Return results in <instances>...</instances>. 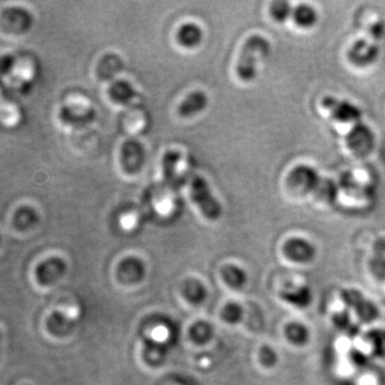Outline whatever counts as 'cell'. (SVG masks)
I'll return each instance as SVG.
<instances>
[{"instance_id":"6da1fadb","label":"cell","mask_w":385,"mask_h":385,"mask_svg":"<svg viewBox=\"0 0 385 385\" xmlns=\"http://www.w3.org/2000/svg\"><path fill=\"white\" fill-rule=\"evenodd\" d=\"M384 33L385 25L382 21L376 20L372 23L363 37L351 46L348 52L349 60L359 67H366L374 63L380 53L381 40Z\"/></svg>"},{"instance_id":"7a4b0ae2","label":"cell","mask_w":385,"mask_h":385,"mask_svg":"<svg viewBox=\"0 0 385 385\" xmlns=\"http://www.w3.org/2000/svg\"><path fill=\"white\" fill-rule=\"evenodd\" d=\"M271 46L268 40L261 36H251L241 50L237 63L236 72L243 82H251L257 75V65L261 59L268 56Z\"/></svg>"},{"instance_id":"3957f363","label":"cell","mask_w":385,"mask_h":385,"mask_svg":"<svg viewBox=\"0 0 385 385\" xmlns=\"http://www.w3.org/2000/svg\"><path fill=\"white\" fill-rule=\"evenodd\" d=\"M190 196L206 219L217 221L221 217V205L212 195L206 180L200 177L194 178L190 185Z\"/></svg>"},{"instance_id":"277c9868","label":"cell","mask_w":385,"mask_h":385,"mask_svg":"<svg viewBox=\"0 0 385 385\" xmlns=\"http://www.w3.org/2000/svg\"><path fill=\"white\" fill-rule=\"evenodd\" d=\"M323 109L331 116L332 119L337 124L357 126L361 124L362 112L352 103L340 100L333 97H325L321 102Z\"/></svg>"},{"instance_id":"5b68a950","label":"cell","mask_w":385,"mask_h":385,"mask_svg":"<svg viewBox=\"0 0 385 385\" xmlns=\"http://www.w3.org/2000/svg\"><path fill=\"white\" fill-rule=\"evenodd\" d=\"M283 255L295 264H306L316 258L315 245L303 238H291L283 244Z\"/></svg>"},{"instance_id":"8992f818","label":"cell","mask_w":385,"mask_h":385,"mask_svg":"<svg viewBox=\"0 0 385 385\" xmlns=\"http://www.w3.org/2000/svg\"><path fill=\"white\" fill-rule=\"evenodd\" d=\"M120 152V162L124 170L129 175L139 173L146 158L145 149L141 143L131 139L122 145Z\"/></svg>"},{"instance_id":"52a82bcc","label":"cell","mask_w":385,"mask_h":385,"mask_svg":"<svg viewBox=\"0 0 385 385\" xmlns=\"http://www.w3.org/2000/svg\"><path fill=\"white\" fill-rule=\"evenodd\" d=\"M347 143L351 151L357 156H365L369 153L374 146V136L369 128H366L362 124H357L351 129L347 137Z\"/></svg>"},{"instance_id":"ba28073f","label":"cell","mask_w":385,"mask_h":385,"mask_svg":"<svg viewBox=\"0 0 385 385\" xmlns=\"http://www.w3.org/2000/svg\"><path fill=\"white\" fill-rule=\"evenodd\" d=\"M67 271V264L60 258H50L42 262L37 270L36 277L39 283L43 286H50L56 283L65 275Z\"/></svg>"},{"instance_id":"9c48e42d","label":"cell","mask_w":385,"mask_h":385,"mask_svg":"<svg viewBox=\"0 0 385 385\" xmlns=\"http://www.w3.org/2000/svg\"><path fill=\"white\" fill-rule=\"evenodd\" d=\"M281 298L283 302L298 310H305L313 303L314 295L308 286L301 285L281 291Z\"/></svg>"},{"instance_id":"30bf717a","label":"cell","mask_w":385,"mask_h":385,"mask_svg":"<svg viewBox=\"0 0 385 385\" xmlns=\"http://www.w3.org/2000/svg\"><path fill=\"white\" fill-rule=\"evenodd\" d=\"M208 107V97L202 91H194L182 101L178 107V115L181 118H190L197 115Z\"/></svg>"},{"instance_id":"8fae6325","label":"cell","mask_w":385,"mask_h":385,"mask_svg":"<svg viewBox=\"0 0 385 385\" xmlns=\"http://www.w3.org/2000/svg\"><path fill=\"white\" fill-rule=\"evenodd\" d=\"M145 266L141 260L130 257L124 259L118 268V278L124 283H136L145 276Z\"/></svg>"},{"instance_id":"7c38bea8","label":"cell","mask_w":385,"mask_h":385,"mask_svg":"<svg viewBox=\"0 0 385 385\" xmlns=\"http://www.w3.org/2000/svg\"><path fill=\"white\" fill-rule=\"evenodd\" d=\"M178 43L185 48H194L200 45L202 40V31L197 25L184 24L178 29L177 35Z\"/></svg>"},{"instance_id":"4fadbf2b","label":"cell","mask_w":385,"mask_h":385,"mask_svg":"<svg viewBox=\"0 0 385 385\" xmlns=\"http://www.w3.org/2000/svg\"><path fill=\"white\" fill-rule=\"evenodd\" d=\"M109 93L114 102L128 105V107L131 103H134L137 99V93L135 92L134 89L131 87L130 84L124 82V80L114 82L109 87Z\"/></svg>"},{"instance_id":"5bb4252c","label":"cell","mask_w":385,"mask_h":385,"mask_svg":"<svg viewBox=\"0 0 385 385\" xmlns=\"http://www.w3.org/2000/svg\"><path fill=\"white\" fill-rule=\"evenodd\" d=\"M285 336L293 346L303 347L308 344L310 338V330L303 323H288L285 327Z\"/></svg>"},{"instance_id":"9a60e30c","label":"cell","mask_w":385,"mask_h":385,"mask_svg":"<svg viewBox=\"0 0 385 385\" xmlns=\"http://www.w3.org/2000/svg\"><path fill=\"white\" fill-rule=\"evenodd\" d=\"M222 277L226 285L229 286L232 289H242L247 283V274L240 266L234 264H228L222 271Z\"/></svg>"},{"instance_id":"2e32d148","label":"cell","mask_w":385,"mask_h":385,"mask_svg":"<svg viewBox=\"0 0 385 385\" xmlns=\"http://www.w3.org/2000/svg\"><path fill=\"white\" fill-rule=\"evenodd\" d=\"M183 295L190 303L200 305L207 298L205 286L196 279H190L183 286Z\"/></svg>"},{"instance_id":"e0dca14e","label":"cell","mask_w":385,"mask_h":385,"mask_svg":"<svg viewBox=\"0 0 385 385\" xmlns=\"http://www.w3.org/2000/svg\"><path fill=\"white\" fill-rule=\"evenodd\" d=\"M293 21L298 26L301 28H310L316 24L318 21V14L316 10L310 6L299 5L293 12Z\"/></svg>"},{"instance_id":"ac0fdd59","label":"cell","mask_w":385,"mask_h":385,"mask_svg":"<svg viewBox=\"0 0 385 385\" xmlns=\"http://www.w3.org/2000/svg\"><path fill=\"white\" fill-rule=\"evenodd\" d=\"M365 340L374 357L385 359V329L370 330L365 334Z\"/></svg>"},{"instance_id":"d6986e66","label":"cell","mask_w":385,"mask_h":385,"mask_svg":"<svg viewBox=\"0 0 385 385\" xmlns=\"http://www.w3.org/2000/svg\"><path fill=\"white\" fill-rule=\"evenodd\" d=\"M291 180H293V182L299 185L300 188L310 190H313L318 182V175L312 168L301 166L293 170V175H291Z\"/></svg>"},{"instance_id":"ffe728a7","label":"cell","mask_w":385,"mask_h":385,"mask_svg":"<svg viewBox=\"0 0 385 385\" xmlns=\"http://www.w3.org/2000/svg\"><path fill=\"white\" fill-rule=\"evenodd\" d=\"M353 312L355 313L357 318L364 323L374 322L379 317L378 306L374 302L370 301V300L366 299V298H364L357 304V308L353 310Z\"/></svg>"},{"instance_id":"44dd1931","label":"cell","mask_w":385,"mask_h":385,"mask_svg":"<svg viewBox=\"0 0 385 385\" xmlns=\"http://www.w3.org/2000/svg\"><path fill=\"white\" fill-rule=\"evenodd\" d=\"M180 158H181V154L178 151H168L163 156V175L166 181L171 182L175 179Z\"/></svg>"},{"instance_id":"7402d4cb","label":"cell","mask_w":385,"mask_h":385,"mask_svg":"<svg viewBox=\"0 0 385 385\" xmlns=\"http://www.w3.org/2000/svg\"><path fill=\"white\" fill-rule=\"evenodd\" d=\"M213 329L209 323L200 321L192 325L190 330V337L192 342L198 345H205L212 338Z\"/></svg>"},{"instance_id":"603a6c76","label":"cell","mask_w":385,"mask_h":385,"mask_svg":"<svg viewBox=\"0 0 385 385\" xmlns=\"http://www.w3.org/2000/svg\"><path fill=\"white\" fill-rule=\"evenodd\" d=\"M0 120L7 126H14L20 121V114L13 105L4 101L0 95Z\"/></svg>"},{"instance_id":"cb8c5ba5","label":"cell","mask_w":385,"mask_h":385,"mask_svg":"<svg viewBox=\"0 0 385 385\" xmlns=\"http://www.w3.org/2000/svg\"><path fill=\"white\" fill-rule=\"evenodd\" d=\"M293 8L287 1H274L270 7V14L273 20L278 23L285 22L293 14Z\"/></svg>"},{"instance_id":"d4e9b609","label":"cell","mask_w":385,"mask_h":385,"mask_svg":"<svg viewBox=\"0 0 385 385\" xmlns=\"http://www.w3.org/2000/svg\"><path fill=\"white\" fill-rule=\"evenodd\" d=\"M242 306L238 303H229L223 308L222 312V319L229 325H238L243 319Z\"/></svg>"},{"instance_id":"484cf974","label":"cell","mask_w":385,"mask_h":385,"mask_svg":"<svg viewBox=\"0 0 385 385\" xmlns=\"http://www.w3.org/2000/svg\"><path fill=\"white\" fill-rule=\"evenodd\" d=\"M363 293L357 289H353V288H349V289H342L340 293V299H342V303L345 304L347 308L349 310H354L357 308V304L364 299Z\"/></svg>"},{"instance_id":"4316f807","label":"cell","mask_w":385,"mask_h":385,"mask_svg":"<svg viewBox=\"0 0 385 385\" xmlns=\"http://www.w3.org/2000/svg\"><path fill=\"white\" fill-rule=\"evenodd\" d=\"M332 322H333L334 327L340 331L345 332L348 335L350 333L352 327H354V323L351 320L350 315L347 310H342V312L336 313L332 317Z\"/></svg>"},{"instance_id":"83f0119b","label":"cell","mask_w":385,"mask_h":385,"mask_svg":"<svg viewBox=\"0 0 385 385\" xmlns=\"http://www.w3.org/2000/svg\"><path fill=\"white\" fill-rule=\"evenodd\" d=\"M259 359L260 363L264 367L271 368L276 365L277 361H278V355H277L276 351L271 348L270 346H264L261 347L259 351Z\"/></svg>"},{"instance_id":"f1b7e54d","label":"cell","mask_w":385,"mask_h":385,"mask_svg":"<svg viewBox=\"0 0 385 385\" xmlns=\"http://www.w3.org/2000/svg\"><path fill=\"white\" fill-rule=\"evenodd\" d=\"M350 357L351 361L357 366L364 365L367 362V357H366V355L363 352H361V350H352Z\"/></svg>"},{"instance_id":"f546056e","label":"cell","mask_w":385,"mask_h":385,"mask_svg":"<svg viewBox=\"0 0 385 385\" xmlns=\"http://www.w3.org/2000/svg\"><path fill=\"white\" fill-rule=\"evenodd\" d=\"M1 340H3V336H1V333H0V349H1Z\"/></svg>"}]
</instances>
